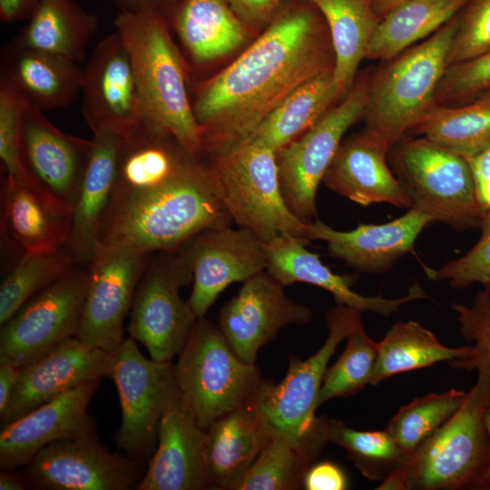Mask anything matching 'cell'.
I'll list each match as a JSON object with an SVG mask.
<instances>
[{"label": "cell", "instance_id": "1", "mask_svg": "<svg viewBox=\"0 0 490 490\" xmlns=\"http://www.w3.org/2000/svg\"><path fill=\"white\" fill-rule=\"evenodd\" d=\"M334 65L321 13L309 0H287L241 55L196 87L202 155L247 140L290 93Z\"/></svg>", "mask_w": 490, "mask_h": 490}, {"label": "cell", "instance_id": "2", "mask_svg": "<svg viewBox=\"0 0 490 490\" xmlns=\"http://www.w3.org/2000/svg\"><path fill=\"white\" fill-rule=\"evenodd\" d=\"M202 156L167 181L112 199L97 243L130 246L147 253L176 252L194 235L228 227L231 217L213 188Z\"/></svg>", "mask_w": 490, "mask_h": 490}, {"label": "cell", "instance_id": "3", "mask_svg": "<svg viewBox=\"0 0 490 490\" xmlns=\"http://www.w3.org/2000/svg\"><path fill=\"white\" fill-rule=\"evenodd\" d=\"M115 32L124 44L148 119L202 156L201 130L187 90L188 70L159 13H119Z\"/></svg>", "mask_w": 490, "mask_h": 490}, {"label": "cell", "instance_id": "4", "mask_svg": "<svg viewBox=\"0 0 490 490\" xmlns=\"http://www.w3.org/2000/svg\"><path fill=\"white\" fill-rule=\"evenodd\" d=\"M360 313L337 304L327 313L328 335L319 349L305 360L291 356L283 379L277 384L262 381L248 401L270 437L286 440L312 461L328 443L324 416H316L328 364Z\"/></svg>", "mask_w": 490, "mask_h": 490}, {"label": "cell", "instance_id": "5", "mask_svg": "<svg viewBox=\"0 0 490 490\" xmlns=\"http://www.w3.org/2000/svg\"><path fill=\"white\" fill-rule=\"evenodd\" d=\"M486 408L472 387L457 412L405 456L377 489H485L490 473Z\"/></svg>", "mask_w": 490, "mask_h": 490}, {"label": "cell", "instance_id": "6", "mask_svg": "<svg viewBox=\"0 0 490 490\" xmlns=\"http://www.w3.org/2000/svg\"><path fill=\"white\" fill-rule=\"evenodd\" d=\"M202 156L216 194L240 228L265 243L280 236L309 241V223L295 216L282 195L276 152L247 139Z\"/></svg>", "mask_w": 490, "mask_h": 490}, {"label": "cell", "instance_id": "7", "mask_svg": "<svg viewBox=\"0 0 490 490\" xmlns=\"http://www.w3.org/2000/svg\"><path fill=\"white\" fill-rule=\"evenodd\" d=\"M458 21L452 18L370 80L363 132L391 147L436 105V91L448 66Z\"/></svg>", "mask_w": 490, "mask_h": 490}, {"label": "cell", "instance_id": "8", "mask_svg": "<svg viewBox=\"0 0 490 490\" xmlns=\"http://www.w3.org/2000/svg\"><path fill=\"white\" fill-rule=\"evenodd\" d=\"M387 157L411 207L456 230L482 225L485 212L465 157L426 138L405 135Z\"/></svg>", "mask_w": 490, "mask_h": 490}, {"label": "cell", "instance_id": "9", "mask_svg": "<svg viewBox=\"0 0 490 490\" xmlns=\"http://www.w3.org/2000/svg\"><path fill=\"white\" fill-rule=\"evenodd\" d=\"M174 376L204 429L246 404L262 382L258 367L240 358L219 325L205 317L196 320L179 352Z\"/></svg>", "mask_w": 490, "mask_h": 490}, {"label": "cell", "instance_id": "10", "mask_svg": "<svg viewBox=\"0 0 490 490\" xmlns=\"http://www.w3.org/2000/svg\"><path fill=\"white\" fill-rule=\"evenodd\" d=\"M111 377L121 406L122 419L114 442L141 467L151 459L164 410L178 389L172 361L146 358L131 336L113 354Z\"/></svg>", "mask_w": 490, "mask_h": 490}, {"label": "cell", "instance_id": "11", "mask_svg": "<svg viewBox=\"0 0 490 490\" xmlns=\"http://www.w3.org/2000/svg\"><path fill=\"white\" fill-rule=\"evenodd\" d=\"M370 80L361 77L337 105L277 154L280 190L289 209L305 223L316 216V196L348 129L366 113Z\"/></svg>", "mask_w": 490, "mask_h": 490}, {"label": "cell", "instance_id": "12", "mask_svg": "<svg viewBox=\"0 0 490 490\" xmlns=\"http://www.w3.org/2000/svg\"><path fill=\"white\" fill-rule=\"evenodd\" d=\"M191 281V270L178 251L152 253L134 295L128 331L154 360L178 356L198 319L180 295Z\"/></svg>", "mask_w": 490, "mask_h": 490}, {"label": "cell", "instance_id": "13", "mask_svg": "<svg viewBox=\"0 0 490 490\" xmlns=\"http://www.w3.org/2000/svg\"><path fill=\"white\" fill-rule=\"evenodd\" d=\"M88 283V268L75 265L25 302L1 325L0 363L23 367L76 337Z\"/></svg>", "mask_w": 490, "mask_h": 490}, {"label": "cell", "instance_id": "14", "mask_svg": "<svg viewBox=\"0 0 490 490\" xmlns=\"http://www.w3.org/2000/svg\"><path fill=\"white\" fill-rule=\"evenodd\" d=\"M150 253L124 245L97 243L88 265L89 283L77 333L85 344L113 354L122 340Z\"/></svg>", "mask_w": 490, "mask_h": 490}, {"label": "cell", "instance_id": "15", "mask_svg": "<svg viewBox=\"0 0 490 490\" xmlns=\"http://www.w3.org/2000/svg\"><path fill=\"white\" fill-rule=\"evenodd\" d=\"M93 139L67 134L26 105L21 123L20 157L27 183L47 202L72 216Z\"/></svg>", "mask_w": 490, "mask_h": 490}, {"label": "cell", "instance_id": "16", "mask_svg": "<svg viewBox=\"0 0 490 490\" xmlns=\"http://www.w3.org/2000/svg\"><path fill=\"white\" fill-rule=\"evenodd\" d=\"M24 466L26 484L45 490H136L143 475L138 464L111 452L96 432L54 441Z\"/></svg>", "mask_w": 490, "mask_h": 490}, {"label": "cell", "instance_id": "17", "mask_svg": "<svg viewBox=\"0 0 490 490\" xmlns=\"http://www.w3.org/2000/svg\"><path fill=\"white\" fill-rule=\"evenodd\" d=\"M178 252L192 273L193 287L188 301L198 318L205 317L229 285L244 282L267 268L265 242L240 227L201 231Z\"/></svg>", "mask_w": 490, "mask_h": 490}, {"label": "cell", "instance_id": "18", "mask_svg": "<svg viewBox=\"0 0 490 490\" xmlns=\"http://www.w3.org/2000/svg\"><path fill=\"white\" fill-rule=\"evenodd\" d=\"M82 112L93 134L125 136L146 121L128 52L114 32L103 38L83 69Z\"/></svg>", "mask_w": 490, "mask_h": 490}, {"label": "cell", "instance_id": "19", "mask_svg": "<svg viewBox=\"0 0 490 490\" xmlns=\"http://www.w3.org/2000/svg\"><path fill=\"white\" fill-rule=\"evenodd\" d=\"M219 314V327L243 361L255 364L258 352L286 326L309 323L311 309L290 299L283 285L263 270L242 282Z\"/></svg>", "mask_w": 490, "mask_h": 490}, {"label": "cell", "instance_id": "20", "mask_svg": "<svg viewBox=\"0 0 490 490\" xmlns=\"http://www.w3.org/2000/svg\"><path fill=\"white\" fill-rule=\"evenodd\" d=\"M113 355L71 338L22 367L2 426L82 384L111 377Z\"/></svg>", "mask_w": 490, "mask_h": 490}, {"label": "cell", "instance_id": "21", "mask_svg": "<svg viewBox=\"0 0 490 490\" xmlns=\"http://www.w3.org/2000/svg\"><path fill=\"white\" fill-rule=\"evenodd\" d=\"M202 489H210L205 429L178 388L162 414L156 448L136 490Z\"/></svg>", "mask_w": 490, "mask_h": 490}, {"label": "cell", "instance_id": "22", "mask_svg": "<svg viewBox=\"0 0 490 490\" xmlns=\"http://www.w3.org/2000/svg\"><path fill=\"white\" fill-rule=\"evenodd\" d=\"M101 380L82 384L2 426L0 467L26 466L45 446L96 432L88 405Z\"/></svg>", "mask_w": 490, "mask_h": 490}, {"label": "cell", "instance_id": "23", "mask_svg": "<svg viewBox=\"0 0 490 490\" xmlns=\"http://www.w3.org/2000/svg\"><path fill=\"white\" fill-rule=\"evenodd\" d=\"M433 219L411 207L401 217L382 224L360 223L351 230L341 231L319 220L308 224L309 240H321L335 258L358 271L382 273L411 251L422 230Z\"/></svg>", "mask_w": 490, "mask_h": 490}, {"label": "cell", "instance_id": "24", "mask_svg": "<svg viewBox=\"0 0 490 490\" xmlns=\"http://www.w3.org/2000/svg\"><path fill=\"white\" fill-rule=\"evenodd\" d=\"M307 243L289 236H280L265 243L266 270L283 286L297 282L311 284L328 291L337 304L384 317L397 313L411 301L428 299L418 283L413 284L405 296L397 299L358 294L351 289L354 277L332 272L322 263L318 254L306 249Z\"/></svg>", "mask_w": 490, "mask_h": 490}, {"label": "cell", "instance_id": "25", "mask_svg": "<svg viewBox=\"0 0 490 490\" xmlns=\"http://www.w3.org/2000/svg\"><path fill=\"white\" fill-rule=\"evenodd\" d=\"M389 146L365 132L341 142L323 183L360 205L386 202L411 208V201L388 166Z\"/></svg>", "mask_w": 490, "mask_h": 490}, {"label": "cell", "instance_id": "26", "mask_svg": "<svg viewBox=\"0 0 490 490\" xmlns=\"http://www.w3.org/2000/svg\"><path fill=\"white\" fill-rule=\"evenodd\" d=\"M83 69L55 54L5 44L0 55V82L41 111L68 106L81 92Z\"/></svg>", "mask_w": 490, "mask_h": 490}, {"label": "cell", "instance_id": "27", "mask_svg": "<svg viewBox=\"0 0 490 490\" xmlns=\"http://www.w3.org/2000/svg\"><path fill=\"white\" fill-rule=\"evenodd\" d=\"M123 136L114 132L93 134L92 152L72 214L64 249L77 265L88 267L97 244L101 221L110 204Z\"/></svg>", "mask_w": 490, "mask_h": 490}, {"label": "cell", "instance_id": "28", "mask_svg": "<svg viewBox=\"0 0 490 490\" xmlns=\"http://www.w3.org/2000/svg\"><path fill=\"white\" fill-rule=\"evenodd\" d=\"M270 438L247 402L205 429V462L210 489L234 490Z\"/></svg>", "mask_w": 490, "mask_h": 490}, {"label": "cell", "instance_id": "29", "mask_svg": "<svg viewBox=\"0 0 490 490\" xmlns=\"http://www.w3.org/2000/svg\"><path fill=\"white\" fill-rule=\"evenodd\" d=\"M2 225L24 253H53L64 247L72 216L56 210L33 187L6 176L2 188Z\"/></svg>", "mask_w": 490, "mask_h": 490}, {"label": "cell", "instance_id": "30", "mask_svg": "<svg viewBox=\"0 0 490 490\" xmlns=\"http://www.w3.org/2000/svg\"><path fill=\"white\" fill-rule=\"evenodd\" d=\"M167 23L197 65L235 50L247 38L249 29L225 0H184Z\"/></svg>", "mask_w": 490, "mask_h": 490}, {"label": "cell", "instance_id": "31", "mask_svg": "<svg viewBox=\"0 0 490 490\" xmlns=\"http://www.w3.org/2000/svg\"><path fill=\"white\" fill-rule=\"evenodd\" d=\"M98 26L99 18L76 0H38L27 24L12 40L81 63Z\"/></svg>", "mask_w": 490, "mask_h": 490}, {"label": "cell", "instance_id": "32", "mask_svg": "<svg viewBox=\"0 0 490 490\" xmlns=\"http://www.w3.org/2000/svg\"><path fill=\"white\" fill-rule=\"evenodd\" d=\"M328 28L335 55L333 77L342 98L351 90L379 19L372 0H309Z\"/></svg>", "mask_w": 490, "mask_h": 490}, {"label": "cell", "instance_id": "33", "mask_svg": "<svg viewBox=\"0 0 490 490\" xmlns=\"http://www.w3.org/2000/svg\"><path fill=\"white\" fill-rule=\"evenodd\" d=\"M342 99L334 82L333 71L325 73L290 93L248 139L277 153L307 132Z\"/></svg>", "mask_w": 490, "mask_h": 490}, {"label": "cell", "instance_id": "34", "mask_svg": "<svg viewBox=\"0 0 490 490\" xmlns=\"http://www.w3.org/2000/svg\"><path fill=\"white\" fill-rule=\"evenodd\" d=\"M466 0H406L377 23L366 58L390 60L416 42L436 32L463 7Z\"/></svg>", "mask_w": 490, "mask_h": 490}, {"label": "cell", "instance_id": "35", "mask_svg": "<svg viewBox=\"0 0 490 490\" xmlns=\"http://www.w3.org/2000/svg\"><path fill=\"white\" fill-rule=\"evenodd\" d=\"M473 353L472 347L450 348L416 321L397 322L377 342V356L370 385L400 374L430 367L441 361L451 363Z\"/></svg>", "mask_w": 490, "mask_h": 490}, {"label": "cell", "instance_id": "36", "mask_svg": "<svg viewBox=\"0 0 490 490\" xmlns=\"http://www.w3.org/2000/svg\"><path fill=\"white\" fill-rule=\"evenodd\" d=\"M465 157L490 145V103L458 107L435 105L408 131Z\"/></svg>", "mask_w": 490, "mask_h": 490}, {"label": "cell", "instance_id": "37", "mask_svg": "<svg viewBox=\"0 0 490 490\" xmlns=\"http://www.w3.org/2000/svg\"><path fill=\"white\" fill-rule=\"evenodd\" d=\"M75 265L64 248L53 253L23 254L0 286V324Z\"/></svg>", "mask_w": 490, "mask_h": 490}, {"label": "cell", "instance_id": "38", "mask_svg": "<svg viewBox=\"0 0 490 490\" xmlns=\"http://www.w3.org/2000/svg\"><path fill=\"white\" fill-rule=\"evenodd\" d=\"M324 431L327 441L342 447L359 472L371 481H382L405 456L386 429L357 430L341 420L324 416Z\"/></svg>", "mask_w": 490, "mask_h": 490}, {"label": "cell", "instance_id": "39", "mask_svg": "<svg viewBox=\"0 0 490 490\" xmlns=\"http://www.w3.org/2000/svg\"><path fill=\"white\" fill-rule=\"evenodd\" d=\"M466 397L467 392L451 388L416 397L402 406L385 429L407 456L452 417Z\"/></svg>", "mask_w": 490, "mask_h": 490}, {"label": "cell", "instance_id": "40", "mask_svg": "<svg viewBox=\"0 0 490 490\" xmlns=\"http://www.w3.org/2000/svg\"><path fill=\"white\" fill-rule=\"evenodd\" d=\"M347 345L337 361L328 368L320 388L318 406L355 395L370 385L377 356V342L366 333L361 317L347 338Z\"/></svg>", "mask_w": 490, "mask_h": 490}, {"label": "cell", "instance_id": "41", "mask_svg": "<svg viewBox=\"0 0 490 490\" xmlns=\"http://www.w3.org/2000/svg\"><path fill=\"white\" fill-rule=\"evenodd\" d=\"M313 461L284 439L270 437L234 490H296Z\"/></svg>", "mask_w": 490, "mask_h": 490}, {"label": "cell", "instance_id": "42", "mask_svg": "<svg viewBox=\"0 0 490 490\" xmlns=\"http://www.w3.org/2000/svg\"><path fill=\"white\" fill-rule=\"evenodd\" d=\"M461 337L470 343L473 353L465 359L448 363L452 368L476 371L475 387L490 407V283L483 286L470 305L453 302Z\"/></svg>", "mask_w": 490, "mask_h": 490}, {"label": "cell", "instance_id": "43", "mask_svg": "<svg viewBox=\"0 0 490 490\" xmlns=\"http://www.w3.org/2000/svg\"><path fill=\"white\" fill-rule=\"evenodd\" d=\"M490 89V50L446 67L436 91V105L464 102ZM474 99V100H475Z\"/></svg>", "mask_w": 490, "mask_h": 490}, {"label": "cell", "instance_id": "44", "mask_svg": "<svg viewBox=\"0 0 490 490\" xmlns=\"http://www.w3.org/2000/svg\"><path fill=\"white\" fill-rule=\"evenodd\" d=\"M481 227L480 239L469 251L437 270L426 268V276L432 280H447L455 289L490 283V211L485 212Z\"/></svg>", "mask_w": 490, "mask_h": 490}, {"label": "cell", "instance_id": "45", "mask_svg": "<svg viewBox=\"0 0 490 490\" xmlns=\"http://www.w3.org/2000/svg\"><path fill=\"white\" fill-rule=\"evenodd\" d=\"M27 104L16 92L0 82V159L6 176L26 183L20 157V132Z\"/></svg>", "mask_w": 490, "mask_h": 490}, {"label": "cell", "instance_id": "46", "mask_svg": "<svg viewBox=\"0 0 490 490\" xmlns=\"http://www.w3.org/2000/svg\"><path fill=\"white\" fill-rule=\"evenodd\" d=\"M490 50V0H473L463 15L448 54V66Z\"/></svg>", "mask_w": 490, "mask_h": 490}, {"label": "cell", "instance_id": "47", "mask_svg": "<svg viewBox=\"0 0 490 490\" xmlns=\"http://www.w3.org/2000/svg\"><path fill=\"white\" fill-rule=\"evenodd\" d=\"M248 28L267 26L287 0H225Z\"/></svg>", "mask_w": 490, "mask_h": 490}, {"label": "cell", "instance_id": "48", "mask_svg": "<svg viewBox=\"0 0 490 490\" xmlns=\"http://www.w3.org/2000/svg\"><path fill=\"white\" fill-rule=\"evenodd\" d=\"M348 486L344 471L327 461L311 465L303 479V488L307 490H344Z\"/></svg>", "mask_w": 490, "mask_h": 490}, {"label": "cell", "instance_id": "49", "mask_svg": "<svg viewBox=\"0 0 490 490\" xmlns=\"http://www.w3.org/2000/svg\"><path fill=\"white\" fill-rule=\"evenodd\" d=\"M479 201L485 211H490V145L468 160Z\"/></svg>", "mask_w": 490, "mask_h": 490}, {"label": "cell", "instance_id": "50", "mask_svg": "<svg viewBox=\"0 0 490 490\" xmlns=\"http://www.w3.org/2000/svg\"><path fill=\"white\" fill-rule=\"evenodd\" d=\"M120 13L153 11L161 14L168 22L175 9L184 0H111Z\"/></svg>", "mask_w": 490, "mask_h": 490}, {"label": "cell", "instance_id": "51", "mask_svg": "<svg viewBox=\"0 0 490 490\" xmlns=\"http://www.w3.org/2000/svg\"><path fill=\"white\" fill-rule=\"evenodd\" d=\"M22 367L0 363V416L5 412L20 377Z\"/></svg>", "mask_w": 490, "mask_h": 490}, {"label": "cell", "instance_id": "52", "mask_svg": "<svg viewBox=\"0 0 490 490\" xmlns=\"http://www.w3.org/2000/svg\"><path fill=\"white\" fill-rule=\"evenodd\" d=\"M38 0H0V19L15 23L28 19Z\"/></svg>", "mask_w": 490, "mask_h": 490}, {"label": "cell", "instance_id": "53", "mask_svg": "<svg viewBox=\"0 0 490 490\" xmlns=\"http://www.w3.org/2000/svg\"><path fill=\"white\" fill-rule=\"evenodd\" d=\"M14 469H2L0 473V490H23L26 488V480L24 475L13 471Z\"/></svg>", "mask_w": 490, "mask_h": 490}, {"label": "cell", "instance_id": "54", "mask_svg": "<svg viewBox=\"0 0 490 490\" xmlns=\"http://www.w3.org/2000/svg\"><path fill=\"white\" fill-rule=\"evenodd\" d=\"M406 0H372V7L377 16H384L392 8Z\"/></svg>", "mask_w": 490, "mask_h": 490}, {"label": "cell", "instance_id": "55", "mask_svg": "<svg viewBox=\"0 0 490 490\" xmlns=\"http://www.w3.org/2000/svg\"><path fill=\"white\" fill-rule=\"evenodd\" d=\"M485 422L490 433V407L485 410ZM488 488H490V473L485 480V489H488Z\"/></svg>", "mask_w": 490, "mask_h": 490}, {"label": "cell", "instance_id": "56", "mask_svg": "<svg viewBox=\"0 0 490 490\" xmlns=\"http://www.w3.org/2000/svg\"><path fill=\"white\" fill-rule=\"evenodd\" d=\"M473 102L490 103V89L479 95Z\"/></svg>", "mask_w": 490, "mask_h": 490}]
</instances>
